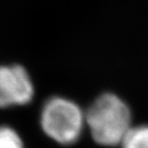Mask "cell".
Masks as SVG:
<instances>
[{"label": "cell", "mask_w": 148, "mask_h": 148, "mask_svg": "<svg viewBox=\"0 0 148 148\" xmlns=\"http://www.w3.org/2000/svg\"><path fill=\"white\" fill-rule=\"evenodd\" d=\"M86 125L92 138L103 146L121 143L132 127V114L123 99L112 92H105L97 98L84 113Z\"/></svg>", "instance_id": "1"}, {"label": "cell", "mask_w": 148, "mask_h": 148, "mask_svg": "<svg viewBox=\"0 0 148 148\" xmlns=\"http://www.w3.org/2000/svg\"><path fill=\"white\" fill-rule=\"evenodd\" d=\"M40 123L43 132L53 141L70 145L80 138L86 116L75 102L63 97H53L42 107Z\"/></svg>", "instance_id": "2"}, {"label": "cell", "mask_w": 148, "mask_h": 148, "mask_svg": "<svg viewBox=\"0 0 148 148\" xmlns=\"http://www.w3.org/2000/svg\"><path fill=\"white\" fill-rule=\"evenodd\" d=\"M34 96V86L26 69L20 65L0 66V107L26 105Z\"/></svg>", "instance_id": "3"}, {"label": "cell", "mask_w": 148, "mask_h": 148, "mask_svg": "<svg viewBox=\"0 0 148 148\" xmlns=\"http://www.w3.org/2000/svg\"><path fill=\"white\" fill-rule=\"evenodd\" d=\"M120 144L123 148H148V125L132 127Z\"/></svg>", "instance_id": "4"}, {"label": "cell", "mask_w": 148, "mask_h": 148, "mask_svg": "<svg viewBox=\"0 0 148 148\" xmlns=\"http://www.w3.org/2000/svg\"><path fill=\"white\" fill-rule=\"evenodd\" d=\"M0 148H25L22 138L14 129L0 127Z\"/></svg>", "instance_id": "5"}]
</instances>
